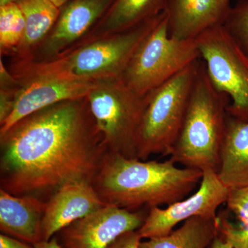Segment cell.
<instances>
[{"label":"cell","mask_w":248,"mask_h":248,"mask_svg":"<svg viewBox=\"0 0 248 248\" xmlns=\"http://www.w3.org/2000/svg\"><path fill=\"white\" fill-rule=\"evenodd\" d=\"M108 152L86 97L57 103L0 134V189L46 202L66 184H93Z\"/></svg>","instance_id":"1"},{"label":"cell","mask_w":248,"mask_h":248,"mask_svg":"<svg viewBox=\"0 0 248 248\" xmlns=\"http://www.w3.org/2000/svg\"><path fill=\"white\" fill-rule=\"evenodd\" d=\"M203 174L181 169L170 159L143 161L108 152L92 184L107 205L136 211L184 200L200 184Z\"/></svg>","instance_id":"2"},{"label":"cell","mask_w":248,"mask_h":248,"mask_svg":"<svg viewBox=\"0 0 248 248\" xmlns=\"http://www.w3.org/2000/svg\"><path fill=\"white\" fill-rule=\"evenodd\" d=\"M164 16L165 11L128 30L86 41L48 61L11 62L8 69L17 78L46 76L93 82L118 79Z\"/></svg>","instance_id":"3"},{"label":"cell","mask_w":248,"mask_h":248,"mask_svg":"<svg viewBox=\"0 0 248 248\" xmlns=\"http://www.w3.org/2000/svg\"><path fill=\"white\" fill-rule=\"evenodd\" d=\"M230 98L218 92L201 60L182 128L170 159L185 168L218 172Z\"/></svg>","instance_id":"4"},{"label":"cell","mask_w":248,"mask_h":248,"mask_svg":"<svg viewBox=\"0 0 248 248\" xmlns=\"http://www.w3.org/2000/svg\"><path fill=\"white\" fill-rule=\"evenodd\" d=\"M201 59L146 95L136 138V156L170 155L182 128Z\"/></svg>","instance_id":"5"},{"label":"cell","mask_w":248,"mask_h":248,"mask_svg":"<svg viewBox=\"0 0 248 248\" xmlns=\"http://www.w3.org/2000/svg\"><path fill=\"white\" fill-rule=\"evenodd\" d=\"M200 59L196 40H179L170 36L165 12L139 46L120 79L134 92L145 96Z\"/></svg>","instance_id":"6"},{"label":"cell","mask_w":248,"mask_h":248,"mask_svg":"<svg viewBox=\"0 0 248 248\" xmlns=\"http://www.w3.org/2000/svg\"><path fill=\"white\" fill-rule=\"evenodd\" d=\"M86 99L108 151L137 158V135L146 95L137 94L118 78L98 81Z\"/></svg>","instance_id":"7"},{"label":"cell","mask_w":248,"mask_h":248,"mask_svg":"<svg viewBox=\"0 0 248 248\" xmlns=\"http://www.w3.org/2000/svg\"><path fill=\"white\" fill-rule=\"evenodd\" d=\"M195 40L214 87L231 99L228 113L248 120V54L224 25L209 29Z\"/></svg>","instance_id":"8"},{"label":"cell","mask_w":248,"mask_h":248,"mask_svg":"<svg viewBox=\"0 0 248 248\" xmlns=\"http://www.w3.org/2000/svg\"><path fill=\"white\" fill-rule=\"evenodd\" d=\"M229 188L213 170L203 172L198 190L188 198L179 201L167 208L149 210L144 223L138 230L142 239L166 236L178 223L194 217L215 219L217 210L226 203Z\"/></svg>","instance_id":"9"},{"label":"cell","mask_w":248,"mask_h":248,"mask_svg":"<svg viewBox=\"0 0 248 248\" xmlns=\"http://www.w3.org/2000/svg\"><path fill=\"white\" fill-rule=\"evenodd\" d=\"M149 210L130 211L107 205L65 227L55 236L62 248H108L121 235L138 231Z\"/></svg>","instance_id":"10"},{"label":"cell","mask_w":248,"mask_h":248,"mask_svg":"<svg viewBox=\"0 0 248 248\" xmlns=\"http://www.w3.org/2000/svg\"><path fill=\"white\" fill-rule=\"evenodd\" d=\"M114 0H68L51 31L27 61L42 62L56 58L79 44L102 19Z\"/></svg>","instance_id":"11"},{"label":"cell","mask_w":248,"mask_h":248,"mask_svg":"<svg viewBox=\"0 0 248 248\" xmlns=\"http://www.w3.org/2000/svg\"><path fill=\"white\" fill-rule=\"evenodd\" d=\"M16 79L19 81V88L16 92L14 108L7 120L0 125V134L41 109L63 101L86 97L97 83L46 76Z\"/></svg>","instance_id":"12"},{"label":"cell","mask_w":248,"mask_h":248,"mask_svg":"<svg viewBox=\"0 0 248 248\" xmlns=\"http://www.w3.org/2000/svg\"><path fill=\"white\" fill-rule=\"evenodd\" d=\"M107 205L91 183H71L46 202L42 240L48 241L63 228Z\"/></svg>","instance_id":"13"},{"label":"cell","mask_w":248,"mask_h":248,"mask_svg":"<svg viewBox=\"0 0 248 248\" xmlns=\"http://www.w3.org/2000/svg\"><path fill=\"white\" fill-rule=\"evenodd\" d=\"M231 0H166L169 35L179 40H195L212 28L224 25Z\"/></svg>","instance_id":"14"},{"label":"cell","mask_w":248,"mask_h":248,"mask_svg":"<svg viewBox=\"0 0 248 248\" xmlns=\"http://www.w3.org/2000/svg\"><path fill=\"white\" fill-rule=\"evenodd\" d=\"M46 202L32 196H16L0 189V231L34 246L42 240Z\"/></svg>","instance_id":"15"},{"label":"cell","mask_w":248,"mask_h":248,"mask_svg":"<svg viewBox=\"0 0 248 248\" xmlns=\"http://www.w3.org/2000/svg\"><path fill=\"white\" fill-rule=\"evenodd\" d=\"M217 174L228 188L248 186V120L228 114Z\"/></svg>","instance_id":"16"},{"label":"cell","mask_w":248,"mask_h":248,"mask_svg":"<svg viewBox=\"0 0 248 248\" xmlns=\"http://www.w3.org/2000/svg\"><path fill=\"white\" fill-rule=\"evenodd\" d=\"M166 3V0H114L102 19L79 44L128 30L153 19L164 12Z\"/></svg>","instance_id":"17"},{"label":"cell","mask_w":248,"mask_h":248,"mask_svg":"<svg viewBox=\"0 0 248 248\" xmlns=\"http://www.w3.org/2000/svg\"><path fill=\"white\" fill-rule=\"evenodd\" d=\"M25 19V32L11 61H27L56 22L60 7L52 0H16Z\"/></svg>","instance_id":"18"},{"label":"cell","mask_w":248,"mask_h":248,"mask_svg":"<svg viewBox=\"0 0 248 248\" xmlns=\"http://www.w3.org/2000/svg\"><path fill=\"white\" fill-rule=\"evenodd\" d=\"M225 203L215 219L218 236L234 248H248V186L229 188Z\"/></svg>","instance_id":"19"},{"label":"cell","mask_w":248,"mask_h":248,"mask_svg":"<svg viewBox=\"0 0 248 248\" xmlns=\"http://www.w3.org/2000/svg\"><path fill=\"white\" fill-rule=\"evenodd\" d=\"M215 219L192 217L166 236L151 238L140 243L139 248H208L218 236Z\"/></svg>","instance_id":"20"},{"label":"cell","mask_w":248,"mask_h":248,"mask_svg":"<svg viewBox=\"0 0 248 248\" xmlns=\"http://www.w3.org/2000/svg\"><path fill=\"white\" fill-rule=\"evenodd\" d=\"M25 19L16 1L0 6V54L11 57L20 45L25 32Z\"/></svg>","instance_id":"21"},{"label":"cell","mask_w":248,"mask_h":248,"mask_svg":"<svg viewBox=\"0 0 248 248\" xmlns=\"http://www.w3.org/2000/svg\"><path fill=\"white\" fill-rule=\"evenodd\" d=\"M224 27L248 54V0L232 7Z\"/></svg>","instance_id":"22"},{"label":"cell","mask_w":248,"mask_h":248,"mask_svg":"<svg viewBox=\"0 0 248 248\" xmlns=\"http://www.w3.org/2000/svg\"><path fill=\"white\" fill-rule=\"evenodd\" d=\"M141 239L138 231L128 232L121 235L108 248H139Z\"/></svg>","instance_id":"23"},{"label":"cell","mask_w":248,"mask_h":248,"mask_svg":"<svg viewBox=\"0 0 248 248\" xmlns=\"http://www.w3.org/2000/svg\"><path fill=\"white\" fill-rule=\"evenodd\" d=\"M0 248H33V246L1 233Z\"/></svg>","instance_id":"24"},{"label":"cell","mask_w":248,"mask_h":248,"mask_svg":"<svg viewBox=\"0 0 248 248\" xmlns=\"http://www.w3.org/2000/svg\"><path fill=\"white\" fill-rule=\"evenodd\" d=\"M32 246L33 248H62L55 236L48 241H42Z\"/></svg>","instance_id":"25"},{"label":"cell","mask_w":248,"mask_h":248,"mask_svg":"<svg viewBox=\"0 0 248 248\" xmlns=\"http://www.w3.org/2000/svg\"><path fill=\"white\" fill-rule=\"evenodd\" d=\"M210 248H234L231 245L226 243L224 240L221 239L219 236H217L216 239L214 240L213 244H211Z\"/></svg>","instance_id":"26"},{"label":"cell","mask_w":248,"mask_h":248,"mask_svg":"<svg viewBox=\"0 0 248 248\" xmlns=\"http://www.w3.org/2000/svg\"><path fill=\"white\" fill-rule=\"evenodd\" d=\"M52 1H53V2L57 5V6H58L59 7H60V6H62V5L64 4V3H66V1H68V0H52Z\"/></svg>","instance_id":"27"},{"label":"cell","mask_w":248,"mask_h":248,"mask_svg":"<svg viewBox=\"0 0 248 248\" xmlns=\"http://www.w3.org/2000/svg\"><path fill=\"white\" fill-rule=\"evenodd\" d=\"M16 0H0V6H2V5L8 4L9 2H12V1H15Z\"/></svg>","instance_id":"28"}]
</instances>
